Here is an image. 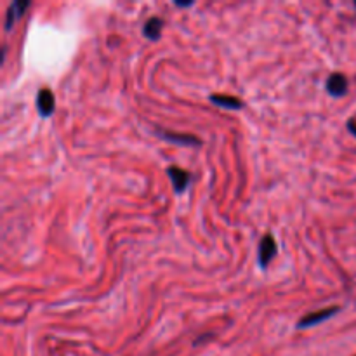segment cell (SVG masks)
Here are the masks:
<instances>
[{"label":"cell","instance_id":"cell-1","mask_svg":"<svg viewBox=\"0 0 356 356\" xmlns=\"http://www.w3.org/2000/svg\"><path fill=\"white\" fill-rule=\"evenodd\" d=\"M339 312H341L339 306H330V308H323V309H318V312L309 313V315L302 316V318L299 320L298 329H309V327L318 325V323H323L325 320L332 318V316L337 315Z\"/></svg>","mask_w":356,"mask_h":356},{"label":"cell","instance_id":"cell-2","mask_svg":"<svg viewBox=\"0 0 356 356\" xmlns=\"http://www.w3.org/2000/svg\"><path fill=\"white\" fill-rule=\"evenodd\" d=\"M278 254V245L277 242H275V238L271 235H264L263 238H261L259 242V252H257V256H259V264L263 270H266L268 264L271 263V261L277 257Z\"/></svg>","mask_w":356,"mask_h":356},{"label":"cell","instance_id":"cell-3","mask_svg":"<svg viewBox=\"0 0 356 356\" xmlns=\"http://www.w3.org/2000/svg\"><path fill=\"white\" fill-rule=\"evenodd\" d=\"M167 176H169L174 191H176L177 195L186 191L188 184H190V172H188V170L181 169V167L177 165H170L167 167Z\"/></svg>","mask_w":356,"mask_h":356},{"label":"cell","instance_id":"cell-4","mask_svg":"<svg viewBox=\"0 0 356 356\" xmlns=\"http://www.w3.org/2000/svg\"><path fill=\"white\" fill-rule=\"evenodd\" d=\"M156 134L163 139V141L174 143V145L179 146H200L202 141L193 134H179V132H170V131H162V129H156Z\"/></svg>","mask_w":356,"mask_h":356},{"label":"cell","instance_id":"cell-5","mask_svg":"<svg viewBox=\"0 0 356 356\" xmlns=\"http://www.w3.org/2000/svg\"><path fill=\"white\" fill-rule=\"evenodd\" d=\"M325 89L332 97L346 96V92H348L346 75H344V73H339V72L330 73L329 79H327V82H325Z\"/></svg>","mask_w":356,"mask_h":356},{"label":"cell","instance_id":"cell-6","mask_svg":"<svg viewBox=\"0 0 356 356\" xmlns=\"http://www.w3.org/2000/svg\"><path fill=\"white\" fill-rule=\"evenodd\" d=\"M28 7H30V0H14V2H10L9 9H7V14H6V23H3V28H6L7 31L13 30L16 21L23 16L24 10H26Z\"/></svg>","mask_w":356,"mask_h":356},{"label":"cell","instance_id":"cell-7","mask_svg":"<svg viewBox=\"0 0 356 356\" xmlns=\"http://www.w3.org/2000/svg\"><path fill=\"white\" fill-rule=\"evenodd\" d=\"M56 101L54 94L51 92V89H40L37 92V110L42 117H51L52 111H54Z\"/></svg>","mask_w":356,"mask_h":356},{"label":"cell","instance_id":"cell-8","mask_svg":"<svg viewBox=\"0 0 356 356\" xmlns=\"http://www.w3.org/2000/svg\"><path fill=\"white\" fill-rule=\"evenodd\" d=\"M209 99H211V103H214L216 106L226 108V110L236 111L243 108L242 99H238L236 96H229V94H211Z\"/></svg>","mask_w":356,"mask_h":356},{"label":"cell","instance_id":"cell-9","mask_svg":"<svg viewBox=\"0 0 356 356\" xmlns=\"http://www.w3.org/2000/svg\"><path fill=\"white\" fill-rule=\"evenodd\" d=\"M162 30H163V19L162 17H149L148 21L145 23V26H143V35H145L148 40H159L160 35H162Z\"/></svg>","mask_w":356,"mask_h":356},{"label":"cell","instance_id":"cell-10","mask_svg":"<svg viewBox=\"0 0 356 356\" xmlns=\"http://www.w3.org/2000/svg\"><path fill=\"white\" fill-rule=\"evenodd\" d=\"M193 3L195 2H191V0H190V2H181V0H176V2H174V6L183 7V9H184V7H193Z\"/></svg>","mask_w":356,"mask_h":356},{"label":"cell","instance_id":"cell-11","mask_svg":"<svg viewBox=\"0 0 356 356\" xmlns=\"http://www.w3.org/2000/svg\"><path fill=\"white\" fill-rule=\"evenodd\" d=\"M348 131L351 132V134L356 136V122L355 120H348Z\"/></svg>","mask_w":356,"mask_h":356},{"label":"cell","instance_id":"cell-12","mask_svg":"<svg viewBox=\"0 0 356 356\" xmlns=\"http://www.w3.org/2000/svg\"><path fill=\"white\" fill-rule=\"evenodd\" d=\"M355 7H356V0H355Z\"/></svg>","mask_w":356,"mask_h":356}]
</instances>
